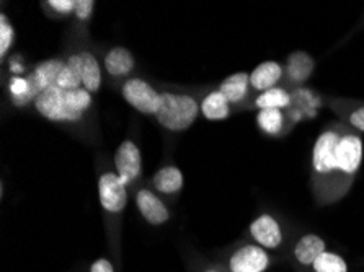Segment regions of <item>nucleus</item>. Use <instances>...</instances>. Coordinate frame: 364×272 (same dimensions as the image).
Returning <instances> with one entry per match:
<instances>
[{
	"mask_svg": "<svg viewBox=\"0 0 364 272\" xmlns=\"http://www.w3.org/2000/svg\"><path fill=\"white\" fill-rule=\"evenodd\" d=\"M64 65H65V60H60V59H48L36 65L28 79L31 80L33 85H35L38 93H41L44 90H48V88L56 85V80L60 74V70L64 69Z\"/></svg>",
	"mask_w": 364,
	"mask_h": 272,
	"instance_id": "obj_14",
	"label": "nucleus"
},
{
	"mask_svg": "<svg viewBox=\"0 0 364 272\" xmlns=\"http://www.w3.org/2000/svg\"><path fill=\"white\" fill-rule=\"evenodd\" d=\"M204 272H220V271H216V269H208V271H204Z\"/></svg>",
	"mask_w": 364,
	"mask_h": 272,
	"instance_id": "obj_29",
	"label": "nucleus"
},
{
	"mask_svg": "<svg viewBox=\"0 0 364 272\" xmlns=\"http://www.w3.org/2000/svg\"><path fill=\"white\" fill-rule=\"evenodd\" d=\"M283 77H284L283 65L279 62H274V60H267V62H262L260 65H257V67L252 70L250 87L252 90L263 93L277 87Z\"/></svg>",
	"mask_w": 364,
	"mask_h": 272,
	"instance_id": "obj_12",
	"label": "nucleus"
},
{
	"mask_svg": "<svg viewBox=\"0 0 364 272\" xmlns=\"http://www.w3.org/2000/svg\"><path fill=\"white\" fill-rule=\"evenodd\" d=\"M136 207L147 224H151L154 227L164 225L165 222H168L170 219L167 205H165L151 190H139L136 192Z\"/></svg>",
	"mask_w": 364,
	"mask_h": 272,
	"instance_id": "obj_11",
	"label": "nucleus"
},
{
	"mask_svg": "<svg viewBox=\"0 0 364 272\" xmlns=\"http://www.w3.org/2000/svg\"><path fill=\"white\" fill-rule=\"evenodd\" d=\"M93 9H95V2L93 0H77L74 13L80 21H87L90 20Z\"/></svg>",
	"mask_w": 364,
	"mask_h": 272,
	"instance_id": "obj_27",
	"label": "nucleus"
},
{
	"mask_svg": "<svg viewBox=\"0 0 364 272\" xmlns=\"http://www.w3.org/2000/svg\"><path fill=\"white\" fill-rule=\"evenodd\" d=\"M250 235L255 245L264 249H278L283 245V230L272 214H262L250 224Z\"/></svg>",
	"mask_w": 364,
	"mask_h": 272,
	"instance_id": "obj_9",
	"label": "nucleus"
},
{
	"mask_svg": "<svg viewBox=\"0 0 364 272\" xmlns=\"http://www.w3.org/2000/svg\"><path fill=\"white\" fill-rule=\"evenodd\" d=\"M201 114L208 121H223L230 116V103L223 93L211 92L203 98L201 102Z\"/></svg>",
	"mask_w": 364,
	"mask_h": 272,
	"instance_id": "obj_19",
	"label": "nucleus"
},
{
	"mask_svg": "<svg viewBox=\"0 0 364 272\" xmlns=\"http://www.w3.org/2000/svg\"><path fill=\"white\" fill-rule=\"evenodd\" d=\"M333 111L340 114L341 123L350 126L351 129L363 134L364 132V103L348 102V99H336L333 102Z\"/></svg>",
	"mask_w": 364,
	"mask_h": 272,
	"instance_id": "obj_18",
	"label": "nucleus"
},
{
	"mask_svg": "<svg viewBox=\"0 0 364 272\" xmlns=\"http://www.w3.org/2000/svg\"><path fill=\"white\" fill-rule=\"evenodd\" d=\"M98 197L107 212L119 214L128 204V186L124 185L118 173L108 171L98 178Z\"/></svg>",
	"mask_w": 364,
	"mask_h": 272,
	"instance_id": "obj_5",
	"label": "nucleus"
},
{
	"mask_svg": "<svg viewBox=\"0 0 364 272\" xmlns=\"http://www.w3.org/2000/svg\"><path fill=\"white\" fill-rule=\"evenodd\" d=\"M201 113V104L185 93H162V104L156 118L159 124L167 131L181 132L195 124L198 114Z\"/></svg>",
	"mask_w": 364,
	"mask_h": 272,
	"instance_id": "obj_2",
	"label": "nucleus"
},
{
	"mask_svg": "<svg viewBox=\"0 0 364 272\" xmlns=\"http://www.w3.org/2000/svg\"><path fill=\"white\" fill-rule=\"evenodd\" d=\"M314 72V59L311 54L304 51H296L289 54L284 65L286 82L291 85H302L311 79Z\"/></svg>",
	"mask_w": 364,
	"mask_h": 272,
	"instance_id": "obj_13",
	"label": "nucleus"
},
{
	"mask_svg": "<svg viewBox=\"0 0 364 272\" xmlns=\"http://www.w3.org/2000/svg\"><path fill=\"white\" fill-rule=\"evenodd\" d=\"M105 70L113 77H124L134 70L136 59L128 48L114 46L105 55Z\"/></svg>",
	"mask_w": 364,
	"mask_h": 272,
	"instance_id": "obj_15",
	"label": "nucleus"
},
{
	"mask_svg": "<svg viewBox=\"0 0 364 272\" xmlns=\"http://www.w3.org/2000/svg\"><path fill=\"white\" fill-rule=\"evenodd\" d=\"M327 251V243L316 233H307L294 243L292 248V259L302 269H312L317 258Z\"/></svg>",
	"mask_w": 364,
	"mask_h": 272,
	"instance_id": "obj_10",
	"label": "nucleus"
},
{
	"mask_svg": "<svg viewBox=\"0 0 364 272\" xmlns=\"http://www.w3.org/2000/svg\"><path fill=\"white\" fill-rule=\"evenodd\" d=\"M33 103L38 113L51 123H79L84 118V114L75 113L68 107L65 92L56 85L41 92Z\"/></svg>",
	"mask_w": 364,
	"mask_h": 272,
	"instance_id": "obj_3",
	"label": "nucleus"
},
{
	"mask_svg": "<svg viewBox=\"0 0 364 272\" xmlns=\"http://www.w3.org/2000/svg\"><path fill=\"white\" fill-rule=\"evenodd\" d=\"M291 104V93L283 87H274L272 90L260 93L253 102L257 109H284Z\"/></svg>",
	"mask_w": 364,
	"mask_h": 272,
	"instance_id": "obj_21",
	"label": "nucleus"
},
{
	"mask_svg": "<svg viewBox=\"0 0 364 272\" xmlns=\"http://www.w3.org/2000/svg\"><path fill=\"white\" fill-rule=\"evenodd\" d=\"M90 272H114L112 261L100 258L90 266Z\"/></svg>",
	"mask_w": 364,
	"mask_h": 272,
	"instance_id": "obj_28",
	"label": "nucleus"
},
{
	"mask_svg": "<svg viewBox=\"0 0 364 272\" xmlns=\"http://www.w3.org/2000/svg\"><path fill=\"white\" fill-rule=\"evenodd\" d=\"M92 102V93L85 90L84 87L77 88V90L73 92H65V103H68L70 109L79 114H84L87 109H90Z\"/></svg>",
	"mask_w": 364,
	"mask_h": 272,
	"instance_id": "obj_23",
	"label": "nucleus"
},
{
	"mask_svg": "<svg viewBox=\"0 0 364 272\" xmlns=\"http://www.w3.org/2000/svg\"><path fill=\"white\" fill-rule=\"evenodd\" d=\"M154 190L162 194H176L183 187V173L173 165L162 166L152 178Z\"/></svg>",
	"mask_w": 364,
	"mask_h": 272,
	"instance_id": "obj_17",
	"label": "nucleus"
},
{
	"mask_svg": "<svg viewBox=\"0 0 364 272\" xmlns=\"http://www.w3.org/2000/svg\"><path fill=\"white\" fill-rule=\"evenodd\" d=\"M15 41V30L10 20L7 18V15L2 13L0 15V58L2 60L7 58V53L12 48V44Z\"/></svg>",
	"mask_w": 364,
	"mask_h": 272,
	"instance_id": "obj_24",
	"label": "nucleus"
},
{
	"mask_svg": "<svg viewBox=\"0 0 364 272\" xmlns=\"http://www.w3.org/2000/svg\"><path fill=\"white\" fill-rule=\"evenodd\" d=\"M75 4L77 0H51V2H48L46 5L49 7V10H53V12H56L58 15L64 16L74 12Z\"/></svg>",
	"mask_w": 364,
	"mask_h": 272,
	"instance_id": "obj_26",
	"label": "nucleus"
},
{
	"mask_svg": "<svg viewBox=\"0 0 364 272\" xmlns=\"http://www.w3.org/2000/svg\"><path fill=\"white\" fill-rule=\"evenodd\" d=\"M65 64L79 74L82 85L90 93H97L102 87V69L95 55L88 51H82L69 55Z\"/></svg>",
	"mask_w": 364,
	"mask_h": 272,
	"instance_id": "obj_7",
	"label": "nucleus"
},
{
	"mask_svg": "<svg viewBox=\"0 0 364 272\" xmlns=\"http://www.w3.org/2000/svg\"><path fill=\"white\" fill-rule=\"evenodd\" d=\"M257 126L263 134L278 137L284 132L286 116L283 109H263L257 114Z\"/></svg>",
	"mask_w": 364,
	"mask_h": 272,
	"instance_id": "obj_20",
	"label": "nucleus"
},
{
	"mask_svg": "<svg viewBox=\"0 0 364 272\" xmlns=\"http://www.w3.org/2000/svg\"><path fill=\"white\" fill-rule=\"evenodd\" d=\"M272 266L267 249L258 245H245L230 254L229 272H264Z\"/></svg>",
	"mask_w": 364,
	"mask_h": 272,
	"instance_id": "obj_6",
	"label": "nucleus"
},
{
	"mask_svg": "<svg viewBox=\"0 0 364 272\" xmlns=\"http://www.w3.org/2000/svg\"><path fill=\"white\" fill-rule=\"evenodd\" d=\"M114 166H117V173L126 186L132 185L139 178L142 171L141 150L129 138L118 147L117 155H114Z\"/></svg>",
	"mask_w": 364,
	"mask_h": 272,
	"instance_id": "obj_8",
	"label": "nucleus"
},
{
	"mask_svg": "<svg viewBox=\"0 0 364 272\" xmlns=\"http://www.w3.org/2000/svg\"><path fill=\"white\" fill-rule=\"evenodd\" d=\"M56 87H59L60 90H64V92H73V90H77V88H82L84 85H82L79 74H77L75 70H73L68 64H65L64 69L60 70V74L58 77Z\"/></svg>",
	"mask_w": 364,
	"mask_h": 272,
	"instance_id": "obj_25",
	"label": "nucleus"
},
{
	"mask_svg": "<svg viewBox=\"0 0 364 272\" xmlns=\"http://www.w3.org/2000/svg\"><path fill=\"white\" fill-rule=\"evenodd\" d=\"M312 272H348V264L340 254L325 251L314 263Z\"/></svg>",
	"mask_w": 364,
	"mask_h": 272,
	"instance_id": "obj_22",
	"label": "nucleus"
},
{
	"mask_svg": "<svg viewBox=\"0 0 364 272\" xmlns=\"http://www.w3.org/2000/svg\"><path fill=\"white\" fill-rule=\"evenodd\" d=\"M124 102L142 114H157L162 104V93L142 79H129L123 85Z\"/></svg>",
	"mask_w": 364,
	"mask_h": 272,
	"instance_id": "obj_4",
	"label": "nucleus"
},
{
	"mask_svg": "<svg viewBox=\"0 0 364 272\" xmlns=\"http://www.w3.org/2000/svg\"><path fill=\"white\" fill-rule=\"evenodd\" d=\"M250 75L245 72H237V74L229 75L219 85V92L228 98L230 104H240L248 98L250 92Z\"/></svg>",
	"mask_w": 364,
	"mask_h": 272,
	"instance_id": "obj_16",
	"label": "nucleus"
},
{
	"mask_svg": "<svg viewBox=\"0 0 364 272\" xmlns=\"http://www.w3.org/2000/svg\"><path fill=\"white\" fill-rule=\"evenodd\" d=\"M360 132L345 123L325 127L312 150V191L321 205L338 202L351 190L363 165Z\"/></svg>",
	"mask_w": 364,
	"mask_h": 272,
	"instance_id": "obj_1",
	"label": "nucleus"
}]
</instances>
